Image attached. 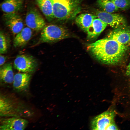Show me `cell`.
<instances>
[{
  "label": "cell",
  "instance_id": "cell-1",
  "mask_svg": "<svg viewBox=\"0 0 130 130\" xmlns=\"http://www.w3.org/2000/svg\"><path fill=\"white\" fill-rule=\"evenodd\" d=\"M87 49L100 62L105 64L114 65L121 60L127 47L126 45L107 38L88 44Z\"/></svg>",
  "mask_w": 130,
  "mask_h": 130
},
{
  "label": "cell",
  "instance_id": "cell-2",
  "mask_svg": "<svg viewBox=\"0 0 130 130\" xmlns=\"http://www.w3.org/2000/svg\"><path fill=\"white\" fill-rule=\"evenodd\" d=\"M55 18L60 20L76 17L80 12L81 0H50Z\"/></svg>",
  "mask_w": 130,
  "mask_h": 130
},
{
  "label": "cell",
  "instance_id": "cell-3",
  "mask_svg": "<svg viewBox=\"0 0 130 130\" xmlns=\"http://www.w3.org/2000/svg\"><path fill=\"white\" fill-rule=\"evenodd\" d=\"M23 104L12 95L0 94V116L2 117H21L28 116L30 112Z\"/></svg>",
  "mask_w": 130,
  "mask_h": 130
},
{
  "label": "cell",
  "instance_id": "cell-4",
  "mask_svg": "<svg viewBox=\"0 0 130 130\" xmlns=\"http://www.w3.org/2000/svg\"><path fill=\"white\" fill-rule=\"evenodd\" d=\"M70 34L64 27L56 25H50L45 27L41 33L39 39L42 43H52L69 37Z\"/></svg>",
  "mask_w": 130,
  "mask_h": 130
},
{
  "label": "cell",
  "instance_id": "cell-5",
  "mask_svg": "<svg viewBox=\"0 0 130 130\" xmlns=\"http://www.w3.org/2000/svg\"><path fill=\"white\" fill-rule=\"evenodd\" d=\"M115 116L114 111H107L95 117L91 123L93 130H117L118 129L114 121Z\"/></svg>",
  "mask_w": 130,
  "mask_h": 130
},
{
  "label": "cell",
  "instance_id": "cell-6",
  "mask_svg": "<svg viewBox=\"0 0 130 130\" xmlns=\"http://www.w3.org/2000/svg\"><path fill=\"white\" fill-rule=\"evenodd\" d=\"M95 15L102 21L115 29L125 27L126 20L122 15L102 11L96 10Z\"/></svg>",
  "mask_w": 130,
  "mask_h": 130
},
{
  "label": "cell",
  "instance_id": "cell-7",
  "mask_svg": "<svg viewBox=\"0 0 130 130\" xmlns=\"http://www.w3.org/2000/svg\"><path fill=\"white\" fill-rule=\"evenodd\" d=\"M13 66L14 68L19 72L30 73L35 70L37 64L32 56L23 54L16 57L14 61Z\"/></svg>",
  "mask_w": 130,
  "mask_h": 130
},
{
  "label": "cell",
  "instance_id": "cell-8",
  "mask_svg": "<svg viewBox=\"0 0 130 130\" xmlns=\"http://www.w3.org/2000/svg\"><path fill=\"white\" fill-rule=\"evenodd\" d=\"M28 124L27 120L21 117H2L0 119V130H24Z\"/></svg>",
  "mask_w": 130,
  "mask_h": 130
},
{
  "label": "cell",
  "instance_id": "cell-9",
  "mask_svg": "<svg viewBox=\"0 0 130 130\" xmlns=\"http://www.w3.org/2000/svg\"><path fill=\"white\" fill-rule=\"evenodd\" d=\"M25 22L28 27L36 31L43 29L46 24L45 20L42 15L34 8L30 9L27 12Z\"/></svg>",
  "mask_w": 130,
  "mask_h": 130
},
{
  "label": "cell",
  "instance_id": "cell-10",
  "mask_svg": "<svg viewBox=\"0 0 130 130\" xmlns=\"http://www.w3.org/2000/svg\"><path fill=\"white\" fill-rule=\"evenodd\" d=\"M3 17L6 26L13 34H17L23 29V20L17 13H5Z\"/></svg>",
  "mask_w": 130,
  "mask_h": 130
},
{
  "label": "cell",
  "instance_id": "cell-11",
  "mask_svg": "<svg viewBox=\"0 0 130 130\" xmlns=\"http://www.w3.org/2000/svg\"><path fill=\"white\" fill-rule=\"evenodd\" d=\"M31 77L29 73L22 72L15 74L13 82L14 88L20 91L26 90L29 86Z\"/></svg>",
  "mask_w": 130,
  "mask_h": 130
},
{
  "label": "cell",
  "instance_id": "cell-12",
  "mask_svg": "<svg viewBox=\"0 0 130 130\" xmlns=\"http://www.w3.org/2000/svg\"><path fill=\"white\" fill-rule=\"evenodd\" d=\"M130 30L126 26L115 29L108 34V38L125 45L130 42Z\"/></svg>",
  "mask_w": 130,
  "mask_h": 130
},
{
  "label": "cell",
  "instance_id": "cell-13",
  "mask_svg": "<svg viewBox=\"0 0 130 130\" xmlns=\"http://www.w3.org/2000/svg\"><path fill=\"white\" fill-rule=\"evenodd\" d=\"M107 25L98 18L94 19L87 30V39L91 40L96 39L104 30Z\"/></svg>",
  "mask_w": 130,
  "mask_h": 130
},
{
  "label": "cell",
  "instance_id": "cell-14",
  "mask_svg": "<svg viewBox=\"0 0 130 130\" xmlns=\"http://www.w3.org/2000/svg\"><path fill=\"white\" fill-rule=\"evenodd\" d=\"M32 32L31 28L28 27L23 28L17 34L13 41V44L15 47H22L25 46L31 39Z\"/></svg>",
  "mask_w": 130,
  "mask_h": 130
},
{
  "label": "cell",
  "instance_id": "cell-15",
  "mask_svg": "<svg viewBox=\"0 0 130 130\" xmlns=\"http://www.w3.org/2000/svg\"><path fill=\"white\" fill-rule=\"evenodd\" d=\"M23 4V0H4L0 7L5 13H17L22 8Z\"/></svg>",
  "mask_w": 130,
  "mask_h": 130
},
{
  "label": "cell",
  "instance_id": "cell-16",
  "mask_svg": "<svg viewBox=\"0 0 130 130\" xmlns=\"http://www.w3.org/2000/svg\"><path fill=\"white\" fill-rule=\"evenodd\" d=\"M97 18V17L95 15L88 13H82L76 17L75 22L80 28L87 32L88 28L94 20Z\"/></svg>",
  "mask_w": 130,
  "mask_h": 130
},
{
  "label": "cell",
  "instance_id": "cell-17",
  "mask_svg": "<svg viewBox=\"0 0 130 130\" xmlns=\"http://www.w3.org/2000/svg\"><path fill=\"white\" fill-rule=\"evenodd\" d=\"M36 3L46 18L49 21L55 18L52 3L50 0H36Z\"/></svg>",
  "mask_w": 130,
  "mask_h": 130
},
{
  "label": "cell",
  "instance_id": "cell-18",
  "mask_svg": "<svg viewBox=\"0 0 130 130\" xmlns=\"http://www.w3.org/2000/svg\"><path fill=\"white\" fill-rule=\"evenodd\" d=\"M14 76L11 63L6 64L0 67V79L2 82L7 84L13 83Z\"/></svg>",
  "mask_w": 130,
  "mask_h": 130
},
{
  "label": "cell",
  "instance_id": "cell-19",
  "mask_svg": "<svg viewBox=\"0 0 130 130\" xmlns=\"http://www.w3.org/2000/svg\"><path fill=\"white\" fill-rule=\"evenodd\" d=\"M97 4L102 11L105 12L112 13L119 10L110 0H98Z\"/></svg>",
  "mask_w": 130,
  "mask_h": 130
},
{
  "label": "cell",
  "instance_id": "cell-20",
  "mask_svg": "<svg viewBox=\"0 0 130 130\" xmlns=\"http://www.w3.org/2000/svg\"><path fill=\"white\" fill-rule=\"evenodd\" d=\"M119 9L126 10L130 7V0H110Z\"/></svg>",
  "mask_w": 130,
  "mask_h": 130
},
{
  "label": "cell",
  "instance_id": "cell-21",
  "mask_svg": "<svg viewBox=\"0 0 130 130\" xmlns=\"http://www.w3.org/2000/svg\"><path fill=\"white\" fill-rule=\"evenodd\" d=\"M7 45L6 36L4 33L0 31V53L3 54L6 52Z\"/></svg>",
  "mask_w": 130,
  "mask_h": 130
},
{
  "label": "cell",
  "instance_id": "cell-22",
  "mask_svg": "<svg viewBox=\"0 0 130 130\" xmlns=\"http://www.w3.org/2000/svg\"><path fill=\"white\" fill-rule=\"evenodd\" d=\"M6 58L4 56L0 55V65L1 66L3 65L6 61Z\"/></svg>",
  "mask_w": 130,
  "mask_h": 130
},
{
  "label": "cell",
  "instance_id": "cell-23",
  "mask_svg": "<svg viewBox=\"0 0 130 130\" xmlns=\"http://www.w3.org/2000/svg\"><path fill=\"white\" fill-rule=\"evenodd\" d=\"M126 74L128 76H130V67H127Z\"/></svg>",
  "mask_w": 130,
  "mask_h": 130
},
{
  "label": "cell",
  "instance_id": "cell-24",
  "mask_svg": "<svg viewBox=\"0 0 130 130\" xmlns=\"http://www.w3.org/2000/svg\"><path fill=\"white\" fill-rule=\"evenodd\" d=\"M130 67V63H129V65L127 67Z\"/></svg>",
  "mask_w": 130,
  "mask_h": 130
},
{
  "label": "cell",
  "instance_id": "cell-25",
  "mask_svg": "<svg viewBox=\"0 0 130 130\" xmlns=\"http://www.w3.org/2000/svg\"><path fill=\"white\" fill-rule=\"evenodd\" d=\"M129 39H130V34Z\"/></svg>",
  "mask_w": 130,
  "mask_h": 130
}]
</instances>
